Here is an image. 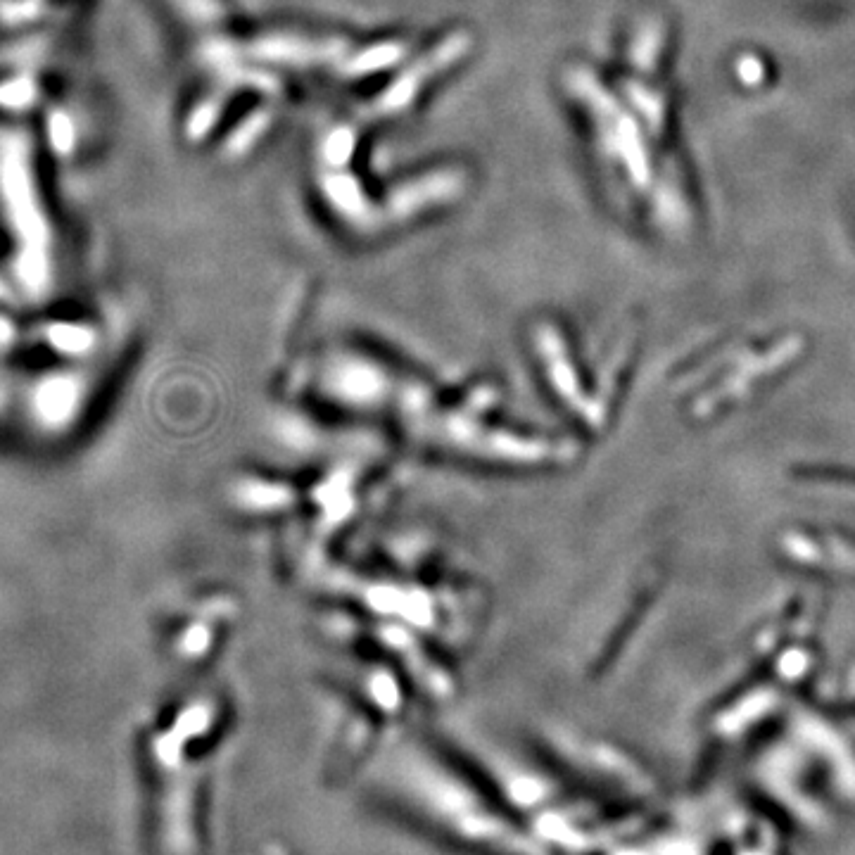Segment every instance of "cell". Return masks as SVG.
Instances as JSON below:
<instances>
[{
    "label": "cell",
    "mask_w": 855,
    "mask_h": 855,
    "mask_svg": "<svg viewBox=\"0 0 855 855\" xmlns=\"http://www.w3.org/2000/svg\"><path fill=\"white\" fill-rule=\"evenodd\" d=\"M357 150V131L347 124H338L323 133L319 145V160L323 169H347Z\"/></svg>",
    "instance_id": "52a82bcc"
},
{
    "label": "cell",
    "mask_w": 855,
    "mask_h": 855,
    "mask_svg": "<svg viewBox=\"0 0 855 855\" xmlns=\"http://www.w3.org/2000/svg\"><path fill=\"white\" fill-rule=\"evenodd\" d=\"M179 15L186 17V22L200 29H212L217 27L224 17V5L221 0H169Z\"/></svg>",
    "instance_id": "9c48e42d"
},
{
    "label": "cell",
    "mask_w": 855,
    "mask_h": 855,
    "mask_svg": "<svg viewBox=\"0 0 855 855\" xmlns=\"http://www.w3.org/2000/svg\"><path fill=\"white\" fill-rule=\"evenodd\" d=\"M271 122H274V110H271V107H257V110H252L228 131L224 143H221L224 157H228V160H238V157L247 155V152L255 148L266 136V131L271 129Z\"/></svg>",
    "instance_id": "8992f818"
},
{
    "label": "cell",
    "mask_w": 855,
    "mask_h": 855,
    "mask_svg": "<svg viewBox=\"0 0 855 855\" xmlns=\"http://www.w3.org/2000/svg\"><path fill=\"white\" fill-rule=\"evenodd\" d=\"M243 55L255 65L271 67H321L338 65L350 53V46L340 36H312L302 31H266L240 43Z\"/></svg>",
    "instance_id": "7a4b0ae2"
},
{
    "label": "cell",
    "mask_w": 855,
    "mask_h": 855,
    "mask_svg": "<svg viewBox=\"0 0 855 855\" xmlns=\"http://www.w3.org/2000/svg\"><path fill=\"white\" fill-rule=\"evenodd\" d=\"M409 60V46L402 41H376L369 46L350 50L338 62V72L345 79H369L373 74L404 65Z\"/></svg>",
    "instance_id": "5b68a950"
},
{
    "label": "cell",
    "mask_w": 855,
    "mask_h": 855,
    "mask_svg": "<svg viewBox=\"0 0 855 855\" xmlns=\"http://www.w3.org/2000/svg\"><path fill=\"white\" fill-rule=\"evenodd\" d=\"M321 195L326 205L333 209L347 226L357 231H371L385 224L383 205H376L366 188L352 171L347 169H323Z\"/></svg>",
    "instance_id": "277c9868"
},
{
    "label": "cell",
    "mask_w": 855,
    "mask_h": 855,
    "mask_svg": "<svg viewBox=\"0 0 855 855\" xmlns=\"http://www.w3.org/2000/svg\"><path fill=\"white\" fill-rule=\"evenodd\" d=\"M468 50H471V36L466 31H454L426 53L411 57L404 62L395 79H390L378 93V98L371 103V112L376 117H392V114L404 112L430 81L452 69Z\"/></svg>",
    "instance_id": "6da1fadb"
},
{
    "label": "cell",
    "mask_w": 855,
    "mask_h": 855,
    "mask_svg": "<svg viewBox=\"0 0 855 855\" xmlns=\"http://www.w3.org/2000/svg\"><path fill=\"white\" fill-rule=\"evenodd\" d=\"M468 179L461 169L440 167L428 169L423 174L404 179L397 186H392L385 195L383 217L388 224H402L411 221L421 214L433 212L437 207L452 205L456 198L466 193Z\"/></svg>",
    "instance_id": "3957f363"
},
{
    "label": "cell",
    "mask_w": 855,
    "mask_h": 855,
    "mask_svg": "<svg viewBox=\"0 0 855 855\" xmlns=\"http://www.w3.org/2000/svg\"><path fill=\"white\" fill-rule=\"evenodd\" d=\"M226 95H228L226 91L207 95V98H202L200 103L190 110L188 122H186L188 141L200 143L202 138H207L209 133L217 129V124L221 122V117H224L226 112Z\"/></svg>",
    "instance_id": "ba28073f"
}]
</instances>
